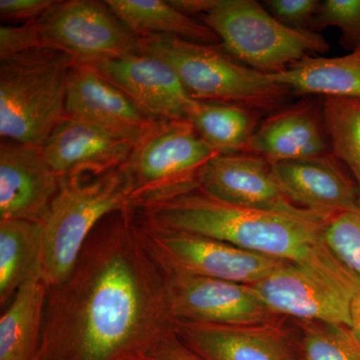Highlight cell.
Here are the masks:
<instances>
[{"label": "cell", "mask_w": 360, "mask_h": 360, "mask_svg": "<svg viewBox=\"0 0 360 360\" xmlns=\"http://www.w3.org/2000/svg\"><path fill=\"white\" fill-rule=\"evenodd\" d=\"M167 274L134 208L92 231L63 283L49 286L35 360H142L170 331Z\"/></svg>", "instance_id": "obj_1"}, {"label": "cell", "mask_w": 360, "mask_h": 360, "mask_svg": "<svg viewBox=\"0 0 360 360\" xmlns=\"http://www.w3.org/2000/svg\"><path fill=\"white\" fill-rule=\"evenodd\" d=\"M144 224L217 239L290 264L355 276L326 243L329 217L283 213L222 202L196 188L135 210ZM333 219V217H331Z\"/></svg>", "instance_id": "obj_2"}, {"label": "cell", "mask_w": 360, "mask_h": 360, "mask_svg": "<svg viewBox=\"0 0 360 360\" xmlns=\"http://www.w3.org/2000/svg\"><path fill=\"white\" fill-rule=\"evenodd\" d=\"M75 60L39 47L0 59V135L41 148L65 116L68 77Z\"/></svg>", "instance_id": "obj_3"}, {"label": "cell", "mask_w": 360, "mask_h": 360, "mask_svg": "<svg viewBox=\"0 0 360 360\" xmlns=\"http://www.w3.org/2000/svg\"><path fill=\"white\" fill-rule=\"evenodd\" d=\"M134 208V187L124 167L101 175L61 179L42 221L41 271L49 286L70 276L85 241L111 213Z\"/></svg>", "instance_id": "obj_4"}, {"label": "cell", "mask_w": 360, "mask_h": 360, "mask_svg": "<svg viewBox=\"0 0 360 360\" xmlns=\"http://www.w3.org/2000/svg\"><path fill=\"white\" fill-rule=\"evenodd\" d=\"M139 51L167 63L195 101L234 103L271 112L290 94L288 87L236 61L215 45L153 35L139 37Z\"/></svg>", "instance_id": "obj_5"}, {"label": "cell", "mask_w": 360, "mask_h": 360, "mask_svg": "<svg viewBox=\"0 0 360 360\" xmlns=\"http://www.w3.org/2000/svg\"><path fill=\"white\" fill-rule=\"evenodd\" d=\"M203 22L232 58L266 75L330 47L321 33L284 25L255 0H217Z\"/></svg>", "instance_id": "obj_6"}, {"label": "cell", "mask_w": 360, "mask_h": 360, "mask_svg": "<svg viewBox=\"0 0 360 360\" xmlns=\"http://www.w3.org/2000/svg\"><path fill=\"white\" fill-rule=\"evenodd\" d=\"M214 155L188 122L161 123L125 165L134 210L198 188V172Z\"/></svg>", "instance_id": "obj_7"}, {"label": "cell", "mask_w": 360, "mask_h": 360, "mask_svg": "<svg viewBox=\"0 0 360 360\" xmlns=\"http://www.w3.org/2000/svg\"><path fill=\"white\" fill-rule=\"evenodd\" d=\"M35 22L42 46L63 52L80 65H101L139 51V37L105 2L56 1Z\"/></svg>", "instance_id": "obj_8"}, {"label": "cell", "mask_w": 360, "mask_h": 360, "mask_svg": "<svg viewBox=\"0 0 360 360\" xmlns=\"http://www.w3.org/2000/svg\"><path fill=\"white\" fill-rule=\"evenodd\" d=\"M251 286L276 316L352 328V302L360 290V281L288 262Z\"/></svg>", "instance_id": "obj_9"}, {"label": "cell", "mask_w": 360, "mask_h": 360, "mask_svg": "<svg viewBox=\"0 0 360 360\" xmlns=\"http://www.w3.org/2000/svg\"><path fill=\"white\" fill-rule=\"evenodd\" d=\"M139 221L158 262L172 271L251 285L288 264L217 239L149 226L139 219Z\"/></svg>", "instance_id": "obj_10"}, {"label": "cell", "mask_w": 360, "mask_h": 360, "mask_svg": "<svg viewBox=\"0 0 360 360\" xmlns=\"http://www.w3.org/2000/svg\"><path fill=\"white\" fill-rule=\"evenodd\" d=\"M165 270L168 309L174 321L238 326L277 317L248 284Z\"/></svg>", "instance_id": "obj_11"}, {"label": "cell", "mask_w": 360, "mask_h": 360, "mask_svg": "<svg viewBox=\"0 0 360 360\" xmlns=\"http://www.w3.org/2000/svg\"><path fill=\"white\" fill-rule=\"evenodd\" d=\"M65 116L90 123L139 146L163 122L134 101L92 65L75 63L66 92Z\"/></svg>", "instance_id": "obj_12"}, {"label": "cell", "mask_w": 360, "mask_h": 360, "mask_svg": "<svg viewBox=\"0 0 360 360\" xmlns=\"http://www.w3.org/2000/svg\"><path fill=\"white\" fill-rule=\"evenodd\" d=\"M94 68L158 122H187L198 101L167 63L143 52H130Z\"/></svg>", "instance_id": "obj_13"}, {"label": "cell", "mask_w": 360, "mask_h": 360, "mask_svg": "<svg viewBox=\"0 0 360 360\" xmlns=\"http://www.w3.org/2000/svg\"><path fill=\"white\" fill-rule=\"evenodd\" d=\"M198 186L203 193L231 205L274 212H307L286 198L272 165L252 155L213 156L198 172Z\"/></svg>", "instance_id": "obj_14"}, {"label": "cell", "mask_w": 360, "mask_h": 360, "mask_svg": "<svg viewBox=\"0 0 360 360\" xmlns=\"http://www.w3.org/2000/svg\"><path fill=\"white\" fill-rule=\"evenodd\" d=\"M283 321L278 316L238 326L174 321V331L202 360H295Z\"/></svg>", "instance_id": "obj_15"}, {"label": "cell", "mask_w": 360, "mask_h": 360, "mask_svg": "<svg viewBox=\"0 0 360 360\" xmlns=\"http://www.w3.org/2000/svg\"><path fill=\"white\" fill-rule=\"evenodd\" d=\"M60 186L41 148L2 139L0 220L44 221Z\"/></svg>", "instance_id": "obj_16"}, {"label": "cell", "mask_w": 360, "mask_h": 360, "mask_svg": "<svg viewBox=\"0 0 360 360\" xmlns=\"http://www.w3.org/2000/svg\"><path fill=\"white\" fill-rule=\"evenodd\" d=\"M136 146L90 123L65 116L41 146L60 179L101 175L129 162Z\"/></svg>", "instance_id": "obj_17"}, {"label": "cell", "mask_w": 360, "mask_h": 360, "mask_svg": "<svg viewBox=\"0 0 360 360\" xmlns=\"http://www.w3.org/2000/svg\"><path fill=\"white\" fill-rule=\"evenodd\" d=\"M283 193L293 205L322 217L352 212L359 206V187L329 155L272 165Z\"/></svg>", "instance_id": "obj_18"}, {"label": "cell", "mask_w": 360, "mask_h": 360, "mask_svg": "<svg viewBox=\"0 0 360 360\" xmlns=\"http://www.w3.org/2000/svg\"><path fill=\"white\" fill-rule=\"evenodd\" d=\"M330 144L322 110L300 103L276 111L258 124L243 153L270 165L329 155Z\"/></svg>", "instance_id": "obj_19"}, {"label": "cell", "mask_w": 360, "mask_h": 360, "mask_svg": "<svg viewBox=\"0 0 360 360\" xmlns=\"http://www.w3.org/2000/svg\"><path fill=\"white\" fill-rule=\"evenodd\" d=\"M49 284L41 267L21 284L0 319V360H35Z\"/></svg>", "instance_id": "obj_20"}, {"label": "cell", "mask_w": 360, "mask_h": 360, "mask_svg": "<svg viewBox=\"0 0 360 360\" xmlns=\"http://www.w3.org/2000/svg\"><path fill=\"white\" fill-rule=\"evenodd\" d=\"M296 94H319L360 101V51L338 58L307 56L288 70L269 75Z\"/></svg>", "instance_id": "obj_21"}, {"label": "cell", "mask_w": 360, "mask_h": 360, "mask_svg": "<svg viewBox=\"0 0 360 360\" xmlns=\"http://www.w3.org/2000/svg\"><path fill=\"white\" fill-rule=\"evenodd\" d=\"M110 11L137 37L167 35L193 42L214 45L220 41L205 23L180 13L162 0H106Z\"/></svg>", "instance_id": "obj_22"}, {"label": "cell", "mask_w": 360, "mask_h": 360, "mask_svg": "<svg viewBox=\"0 0 360 360\" xmlns=\"http://www.w3.org/2000/svg\"><path fill=\"white\" fill-rule=\"evenodd\" d=\"M42 222L0 220V307L6 309L16 291L39 267Z\"/></svg>", "instance_id": "obj_23"}, {"label": "cell", "mask_w": 360, "mask_h": 360, "mask_svg": "<svg viewBox=\"0 0 360 360\" xmlns=\"http://www.w3.org/2000/svg\"><path fill=\"white\" fill-rule=\"evenodd\" d=\"M187 122L217 155L243 153L258 127L257 111L238 104L196 101Z\"/></svg>", "instance_id": "obj_24"}, {"label": "cell", "mask_w": 360, "mask_h": 360, "mask_svg": "<svg viewBox=\"0 0 360 360\" xmlns=\"http://www.w3.org/2000/svg\"><path fill=\"white\" fill-rule=\"evenodd\" d=\"M322 115L331 155L347 165L360 191V101L326 97Z\"/></svg>", "instance_id": "obj_25"}, {"label": "cell", "mask_w": 360, "mask_h": 360, "mask_svg": "<svg viewBox=\"0 0 360 360\" xmlns=\"http://www.w3.org/2000/svg\"><path fill=\"white\" fill-rule=\"evenodd\" d=\"M302 360H360V338L350 326L298 321Z\"/></svg>", "instance_id": "obj_26"}, {"label": "cell", "mask_w": 360, "mask_h": 360, "mask_svg": "<svg viewBox=\"0 0 360 360\" xmlns=\"http://www.w3.org/2000/svg\"><path fill=\"white\" fill-rule=\"evenodd\" d=\"M326 240L335 257L360 281V201L357 210L329 220Z\"/></svg>", "instance_id": "obj_27"}, {"label": "cell", "mask_w": 360, "mask_h": 360, "mask_svg": "<svg viewBox=\"0 0 360 360\" xmlns=\"http://www.w3.org/2000/svg\"><path fill=\"white\" fill-rule=\"evenodd\" d=\"M333 26L341 32V42L347 49L360 51V0L321 1L311 30Z\"/></svg>", "instance_id": "obj_28"}, {"label": "cell", "mask_w": 360, "mask_h": 360, "mask_svg": "<svg viewBox=\"0 0 360 360\" xmlns=\"http://www.w3.org/2000/svg\"><path fill=\"white\" fill-rule=\"evenodd\" d=\"M321 2L319 0H267L265 7L284 25L311 30Z\"/></svg>", "instance_id": "obj_29"}, {"label": "cell", "mask_w": 360, "mask_h": 360, "mask_svg": "<svg viewBox=\"0 0 360 360\" xmlns=\"http://www.w3.org/2000/svg\"><path fill=\"white\" fill-rule=\"evenodd\" d=\"M42 46L37 22L0 27V59L18 56Z\"/></svg>", "instance_id": "obj_30"}, {"label": "cell", "mask_w": 360, "mask_h": 360, "mask_svg": "<svg viewBox=\"0 0 360 360\" xmlns=\"http://www.w3.org/2000/svg\"><path fill=\"white\" fill-rule=\"evenodd\" d=\"M54 4V0H1L0 16L1 20L20 22V25L34 22Z\"/></svg>", "instance_id": "obj_31"}, {"label": "cell", "mask_w": 360, "mask_h": 360, "mask_svg": "<svg viewBox=\"0 0 360 360\" xmlns=\"http://www.w3.org/2000/svg\"><path fill=\"white\" fill-rule=\"evenodd\" d=\"M142 360H202L170 331Z\"/></svg>", "instance_id": "obj_32"}, {"label": "cell", "mask_w": 360, "mask_h": 360, "mask_svg": "<svg viewBox=\"0 0 360 360\" xmlns=\"http://www.w3.org/2000/svg\"><path fill=\"white\" fill-rule=\"evenodd\" d=\"M169 2L180 13L191 16L196 13L205 15L215 6L217 0H170Z\"/></svg>", "instance_id": "obj_33"}, {"label": "cell", "mask_w": 360, "mask_h": 360, "mask_svg": "<svg viewBox=\"0 0 360 360\" xmlns=\"http://www.w3.org/2000/svg\"><path fill=\"white\" fill-rule=\"evenodd\" d=\"M352 328L360 338V290L355 295L352 307Z\"/></svg>", "instance_id": "obj_34"}]
</instances>
